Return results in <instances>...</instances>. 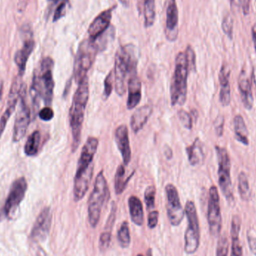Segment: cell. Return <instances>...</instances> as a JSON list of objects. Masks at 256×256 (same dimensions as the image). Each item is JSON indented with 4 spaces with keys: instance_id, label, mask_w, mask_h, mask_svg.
<instances>
[{
    "instance_id": "obj_1",
    "label": "cell",
    "mask_w": 256,
    "mask_h": 256,
    "mask_svg": "<svg viewBox=\"0 0 256 256\" xmlns=\"http://www.w3.org/2000/svg\"><path fill=\"white\" fill-rule=\"evenodd\" d=\"M98 144L99 141L96 137L90 136L81 150L74 182V200L76 202L85 197L90 188L94 173L93 160Z\"/></svg>"
},
{
    "instance_id": "obj_2",
    "label": "cell",
    "mask_w": 256,
    "mask_h": 256,
    "mask_svg": "<svg viewBox=\"0 0 256 256\" xmlns=\"http://www.w3.org/2000/svg\"><path fill=\"white\" fill-rule=\"evenodd\" d=\"M90 98V84L88 76L82 80L76 88L69 111V122L72 134V152L79 148L85 118L86 109Z\"/></svg>"
},
{
    "instance_id": "obj_3",
    "label": "cell",
    "mask_w": 256,
    "mask_h": 256,
    "mask_svg": "<svg viewBox=\"0 0 256 256\" xmlns=\"http://www.w3.org/2000/svg\"><path fill=\"white\" fill-rule=\"evenodd\" d=\"M137 64L138 54L135 46L127 44L118 48L115 56L114 76L116 92L120 97L126 94L128 76L137 72Z\"/></svg>"
},
{
    "instance_id": "obj_4",
    "label": "cell",
    "mask_w": 256,
    "mask_h": 256,
    "mask_svg": "<svg viewBox=\"0 0 256 256\" xmlns=\"http://www.w3.org/2000/svg\"><path fill=\"white\" fill-rule=\"evenodd\" d=\"M189 73L185 52H180L176 58L174 74L170 86L172 106L184 104L188 96V78Z\"/></svg>"
},
{
    "instance_id": "obj_5",
    "label": "cell",
    "mask_w": 256,
    "mask_h": 256,
    "mask_svg": "<svg viewBox=\"0 0 256 256\" xmlns=\"http://www.w3.org/2000/svg\"><path fill=\"white\" fill-rule=\"evenodd\" d=\"M109 196L108 180L102 170L96 176L94 188L88 201V222L93 228H96L99 224L102 209Z\"/></svg>"
},
{
    "instance_id": "obj_6",
    "label": "cell",
    "mask_w": 256,
    "mask_h": 256,
    "mask_svg": "<svg viewBox=\"0 0 256 256\" xmlns=\"http://www.w3.org/2000/svg\"><path fill=\"white\" fill-rule=\"evenodd\" d=\"M97 44L90 38L81 42L75 56L74 66V78L76 84L88 76V72L92 67L98 52Z\"/></svg>"
},
{
    "instance_id": "obj_7",
    "label": "cell",
    "mask_w": 256,
    "mask_h": 256,
    "mask_svg": "<svg viewBox=\"0 0 256 256\" xmlns=\"http://www.w3.org/2000/svg\"><path fill=\"white\" fill-rule=\"evenodd\" d=\"M188 227L184 234V251L188 255L196 252L200 244V228L198 214L194 202L188 201L185 206Z\"/></svg>"
},
{
    "instance_id": "obj_8",
    "label": "cell",
    "mask_w": 256,
    "mask_h": 256,
    "mask_svg": "<svg viewBox=\"0 0 256 256\" xmlns=\"http://www.w3.org/2000/svg\"><path fill=\"white\" fill-rule=\"evenodd\" d=\"M218 160V183L226 200L234 202V194L231 178V160L228 150L225 148L216 146Z\"/></svg>"
},
{
    "instance_id": "obj_9",
    "label": "cell",
    "mask_w": 256,
    "mask_h": 256,
    "mask_svg": "<svg viewBox=\"0 0 256 256\" xmlns=\"http://www.w3.org/2000/svg\"><path fill=\"white\" fill-rule=\"evenodd\" d=\"M54 62L50 57H46L42 60L40 68L38 73L40 80V90H42V98L43 99L46 106L52 104L54 98V84L52 69Z\"/></svg>"
},
{
    "instance_id": "obj_10",
    "label": "cell",
    "mask_w": 256,
    "mask_h": 256,
    "mask_svg": "<svg viewBox=\"0 0 256 256\" xmlns=\"http://www.w3.org/2000/svg\"><path fill=\"white\" fill-rule=\"evenodd\" d=\"M165 192L168 221L172 226H178L182 224L185 215L184 209L180 203L178 191L172 184H168L166 186Z\"/></svg>"
},
{
    "instance_id": "obj_11",
    "label": "cell",
    "mask_w": 256,
    "mask_h": 256,
    "mask_svg": "<svg viewBox=\"0 0 256 256\" xmlns=\"http://www.w3.org/2000/svg\"><path fill=\"white\" fill-rule=\"evenodd\" d=\"M208 222L210 234L214 237L220 236L222 230V214H221L219 192L218 188L215 186H212L209 190Z\"/></svg>"
},
{
    "instance_id": "obj_12",
    "label": "cell",
    "mask_w": 256,
    "mask_h": 256,
    "mask_svg": "<svg viewBox=\"0 0 256 256\" xmlns=\"http://www.w3.org/2000/svg\"><path fill=\"white\" fill-rule=\"evenodd\" d=\"M30 109L27 104L26 86H24L19 98V106L15 118L13 130V141L18 142L20 141L28 129L30 124Z\"/></svg>"
},
{
    "instance_id": "obj_13",
    "label": "cell",
    "mask_w": 256,
    "mask_h": 256,
    "mask_svg": "<svg viewBox=\"0 0 256 256\" xmlns=\"http://www.w3.org/2000/svg\"><path fill=\"white\" fill-rule=\"evenodd\" d=\"M27 188L28 184L24 177L19 178L13 182L3 207L4 216L10 218L13 216L25 197Z\"/></svg>"
},
{
    "instance_id": "obj_14",
    "label": "cell",
    "mask_w": 256,
    "mask_h": 256,
    "mask_svg": "<svg viewBox=\"0 0 256 256\" xmlns=\"http://www.w3.org/2000/svg\"><path fill=\"white\" fill-rule=\"evenodd\" d=\"M52 224V214L50 208L46 207L39 214L34 226L32 230V240L34 242H40L48 237Z\"/></svg>"
},
{
    "instance_id": "obj_15",
    "label": "cell",
    "mask_w": 256,
    "mask_h": 256,
    "mask_svg": "<svg viewBox=\"0 0 256 256\" xmlns=\"http://www.w3.org/2000/svg\"><path fill=\"white\" fill-rule=\"evenodd\" d=\"M166 20L165 34L168 42H173L178 34V9L176 0H166Z\"/></svg>"
},
{
    "instance_id": "obj_16",
    "label": "cell",
    "mask_w": 256,
    "mask_h": 256,
    "mask_svg": "<svg viewBox=\"0 0 256 256\" xmlns=\"http://www.w3.org/2000/svg\"><path fill=\"white\" fill-rule=\"evenodd\" d=\"M114 8V7L104 10L102 13L99 14L90 24L88 30V37H90L88 38L90 40H96L110 28Z\"/></svg>"
},
{
    "instance_id": "obj_17",
    "label": "cell",
    "mask_w": 256,
    "mask_h": 256,
    "mask_svg": "<svg viewBox=\"0 0 256 256\" xmlns=\"http://www.w3.org/2000/svg\"><path fill=\"white\" fill-rule=\"evenodd\" d=\"M115 140L117 147L122 156L123 164L127 166L130 162L132 153H131L128 129L126 124H121L116 128L115 131Z\"/></svg>"
},
{
    "instance_id": "obj_18",
    "label": "cell",
    "mask_w": 256,
    "mask_h": 256,
    "mask_svg": "<svg viewBox=\"0 0 256 256\" xmlns=\"http://www.w3.org/2000/svg\"><path fill=\"white\" fill-rule=\"evenodd\" d=\"M238 88L244 106L248 110H250L254 104L252 90V76H249L244 69L242 70L239 76Z\"/></svg>"
},
{
    "instance_id": "obj_19",
    "label": "cell",
    "mask_w": 256,
    "mask_h": 256,
    "mask_svg": "<svg viewBox=\"0 0 256 256\" xmlns=\"http://www.w3.org/2000/svg\"><path fill=\"white\" fill-rule=\"evenodd\" d=\"M128 97L127 108L130 110L136 108L142 98V84L137 72H132L128 76Z\"/></svg>"
},
{
    "instance_id": "obj_20",
    "label": "cell",
    "mask_w": 256,
    "mask_h": 256,
    "mask_svg": "<svg viewBox=\"0 0 256 256\" xmlns=\"http://www.w3.org/2000/svg\"><path fill=\"white\" fill-rule=\"evenodd\" d=\"M230 74L231 69L226 62H224L220 70L219 80L220 84V102L224 106L231 103V87H230Z\"/></svg>"
},
{
    "instance_id": "obj_21",
    "label": "cell",
    "mask_w": 256,
    "mask_h": 256,
    "mask_svg": "<svg viewBox=\"0 0 256 256\" xmlns=\"http://www.w3.org/2000/svg\"><path fill=\"white\" fill-rule=\"evenodd\" d=\"M34 40L32 38H28L24 42L22 48L16 51L14 55V62L18 68V75L24 76L28 57L32 52L34 48Z\"/></svg>"
},
{
    "instance_id": "obj_22",
    "label": "cell",
    "mask_w": 256,
    "mask_h": 256,
    "mask_svg": "<svg viewBox=\"0 0 256 256\" xmlns=\"http://www.w3.org/2000/svg\"><path fill=\"white\" fill-rule=\"evenodd\" d=\"M153 112L152 108L149 105L140 106L132 114L130 118V128L132 132L138 134L148 121Z\"/></svg>"
},
{
    "instance_id": "obj_23",
    "label": "cell",
    "mask_w": 256,
    "mask_h": 256,
    "mask_svg": "<svg viewBox=\"0 0 256 256\" xmlns=\"http://www.w3.org/2000/svg\"><path fill=\"white\" fill-rule=\"evenodd\" d=\"M128 207L132 222L137 226H142L144 224V208L141 200L136 196H131L128 200Z\"/></svg>"
},
{
    "instance_id": "obj_24",
    "label": "cell",
    "mask_w": 256,
    "mask_h": 256,
    "mask_svg": "<svg viewBox=\"0 0 256 256\" xmlns=\"http://www.w3.org/2000/svg\"><path fill=\"white\" fill-rule=\"evenodd\" d=\"M240 218L238 216H234L232 220L231 236L232 242V254L231 256H243V250L240 242Z\"/></svg>"
},
{
    "instance_id": "obj_25",
    "label": "cell",
    "mask_w": 256,
    "mask_h": 256,
    "mask_svg": "<svg viewBox=\"0 0 256 256\" xmlns=\"http://www.w3.org/2000/svg\"><path fill=\"white\" fill-rule=\"evenodd\" d=\"M188 160L191 166H197L204 159V147L200 138H196L191 146L186 148Z\"/></svg>"
},
{
    "instance_id": "obj_26",
    "label": "cell",
    "mask_w": 256,
    "mask_h": 256,
    "mask_svg": "<svg viewBox=\"0 0 256 256\" xmlns=\"http://www.w3.org/2000/svg\"><path fill=\"white\" fill-rule=\"evenodd\" d=\"M233 123H234V135H236V140L244 146H248L250 144L249 138H248L249 132L243 116L240 115L236 116L233 120Z\"/></svg>"
},
{
    "instance_id": "obj_27",
    "label": "cell",
    "mask_w": 256,
    "mask_h": 256,
    "mask_svg": "<svg viewBox=\"0 0 256 256\" xmlns=\"http://www.w3.org/2000/svg\"><path fill=\"white\" fill-rule=\"evenodd\" d=\"M132 176H130L129 178L126 177V166L124 164L118 166L116 172L115 182H114V188H115V192L116 195H121L124 192L128 182Z\"/></svg>"
},
{
    "instance_id": "obj_28",
    "label": "cell",
    "mask_w": 256,
    "mask_h": 256,
    "mask_svg": "<svg viewBox=\"0 0 256 256\" xmlns=\"http://www.w3.org/2000/svg\"><path fill=\"white\" fill-rule=\"evenodd\" d=\"M30 92L33 108H34V112H36L38 108L40 99L42 98V90H40V80H39L38 70H36L33 75L32 82L31 87H30Z\"/></svg>"
},
{
    "instance_id": "obj_29",
    "label": "cell",
    "mask_w": 256,
    "mask_h": 256,
    "mask_svg": "<svg viewBox=\"0 0 256 256\" xmlns=\"http://www.w3.org/2000/svg\"><path fill=\"white\" fill-rule=\"evenodd\" d=\"M40 143V134L38 130L34 131L28 137L24 147V152L28 156H34L37 154Z\"/></svg>"
},
{
    "instance_id": "obj_30",
    "label": "cell",
    "mask_w": 256,
    "mask_h": 256,
    "mask_svg": "<svg viewBox=\"0 0 256 256\" xmlns=\"http://www.w3.org/2000/svg\"><path fill=\"white\" fill-rule=\"evenodd\" d=\"M49 1V12L54 9L52 21L56 22L66 14L69 0H48Z\"/></svg>"
},
{
    "instance_id": "obj_31",
    "label": "cell",
    "mask_w": 256,
    "mask_h": 256,
    "mask_svg": "<svg viewBox=\"0 0 256 256\" xmlns=\"http://www.w3.org/2000/svg\"><path fill=\"white\" fill-rule=\"evenodd\" d=\"M144 26H152L156 16L155 0H144Z\"/></svg>"
},
{
    "instance_id": "obj_32",
    "label": "cell",
    "mask_w": 256,
    "mask_h": 256,
    "mask_svg": "<svg viewBox=\"0 0 256 256\" xmlns=\"http://www.w3.org/2000/svg\"><path fill=\"white\" fill-rule=\"evenodd\" d=\"M238 191L243 201L249 202L251 198V190L246 173L242 172L238 176Z\"/></svg>"
},
{
    "instance_id": "obj_33",
    "label": "cell",
    "mask_w": 256,
    "mask_h": 256,
    "mask_svg": "<svg viewBox=\"0 0 256 256\" xmlns=\"http://www.w3.org/2000/svg\"><path fill=\"white\" fill-rule=\"evenodd\" d=\"M18 102V100H14V99L8 98L7 108H6V111H4V114H2L1 118H0V138H1L2 136L4 128L7 126L9 118H10V116L12 115L15 108H16Z\"/></svg>"
},
{
    "instance_id": "obj_34",
    "label": "cell",
    "mask_w": 256,
    "mask_h": 256,
    "mask_svg": "<svg viewBox=\"0 0 256 256\" xmlns=\"http://www.w3.org/2000/svg\"><path fill=\"white\" fill-rule=\"evenodd\" d=\"M117 238H118V243L121 248H124V249L129 248L131 242V237L129 224L127 221H124L122 224L120 230H118Z\"/></svg>"
},
{
    "instance_id": "obj_35",
    "label": "cell",
    "mask_w": 256,
    "mask_h": 256,
    "mask_svg": "<svg viewBox=\"0 0 256 256\" xmlns=\"http://www.w3.org/2000/svg\"><path fill=\"white\" fill-rule=\"evenodd\" d=\"M155 196H156V188L154 186H148L144 191V200L146 208L150 212L155 208Z\"/></svg>"
},
{
    "instance_id": "obj_36",
    "label": "cell",
    "mask_w": 256,
    "mask_h": 256,
    "mask_svg": "<svg viewBox=\"0 0 256 256\" xmlns=\"http://www.w3.org/2000/svg\"><path fill=\"white\" fill-rule=\"evenodd\" d=\"M234 20L231 15H226L222 20V28L226 36H228L230 40L233 38V26H234Z\"/></svg>"
},
{
    "instance_id": "obj_37",
    "label": "cell",
    "mask_w": 256,
    "mask_h": 256,
    "mask_svg": "<svg viewBox=\"0 0 256 256\" xmlns=\"http://www.w3.org/2000/svg\"><path fill=\"white\" fill-rule=\"evenodd\" d=\"M114 70H111L104 80V88L103 98L108 100L112 94L114 88Z\"/></svg>"
},
{
    "instance_id": "obj_38",
    "label": "cell",
    "mask_w": 256,
    "mask_h": 256,
    "mask_svg": "<svg viewBox=\"0 0 256 256\" xmlns=\"http://www.w3.org/2000/svg\"><path fill=\"white\" fill-rule=\"evenodd\" d=\"M184 52L185 54H186V60H188L189 72H195L196 70V60L195 51L194 50L192 46L189 45L185 50Z\"/></svg>"
},
{
    "instance_id": "obj_39",
    "label": "cell",
    "mask_w": 256,
    "mask_h": 256,
    "mask_svg": "<svg viewBox=\"0 0 256 256\" xmlns=\"http://www.w3.org/2000/svg\"><path fill=\"white\" fill-rule=\"evenodd\" d=\"M228 242L225 236H221L216 246V256H228Z\"/></svg>"
},
{
    "instance_id": "obj_40",
    "label": "cell",
    "mask_w": 256,
    "mask_h": 256,
    "mask_svg": "<svg viewBox=\"0 0 256 256\" xmlns=\"http://www.w3.org/2000/svg\"><path fill=\"white\" fill-rule=\"evenodd\" d=\"M178 116L179 120H180V122H182V126H183L184 127L188 130L192 129V116H191L186 111L184 110H180L178 112Z\"/></svg>"
},
{
    "instance_id": "obj_41",
    "label": "cell",
    "mask_w": 256,
    "mask_h": 256,
    "mask_svg": "<svg viewBox=\"0 0 256 256\" xmlns=\"http://www.w3.org/2000/svg\"><path fill=\"white\" fill-rule=\"evenodd\" d=\"M39 117L44 122H50L54 118V112L50 106H45L38 112Z\"/></svg>"
},
{
    "instance_id": "obj_42",
    "label": "cell",
    "mask_w": 256,
    "mask_h": 256,
    "mask_svg": "<svg viewBox=\"0 0 256 256\" xmlns=\"http://www.w3.org/2000/svg\"><path fill=\"white\" fill-rule=\"evenodd\" d=\"M159 219V212L158 210H152L148 216V227L150 230L156 228Z\"/></svg>"
},
{
    "instance_id": "obj_43",
    "label": "cell",
    "mask_w": 256,
    "mask_h": 256,
    "mask_svg": "<svg viewBox=\"0 0 256 256\" xmlns=\"http://www.w3.org/2000/svg\"><path fill=\"white\" fill-rule=\"evenodd\" d=\"M215 131L218 136H222L224 134V117H218L215 121Z\"/></svg>"
},
{
    "instance_id": "obj_44",
    "label": "cell",
    "mask_w": 256,
    "mask_h": 256,
    "mask_svg": "<svg viewBox=\"0 0 256 256\" xmlns=\"http://www.w3.org/2000/svg\"><path fill=\"white\" fill-rule=\"evenodd\" d=\"M248 240L251 252L254 256H256V238L249 233L248 234Z\"/></svg>"
},
{
    "instance_id": "obj_45",
    "label": "cell",
    "mask_w": 256,
    "mask_h": 256,
    "mask_svg": "<svg viewBox=\"0 0 256 256\" xmlns=\"http://www.w3.org/2000/svg\"><path fill=\"white\" fill-rule=\"evenodd\" d=\"M251 0H242V7L244 16H248L250 10Z\"/></svg>"
},
{
    "instance_id": "obj_46",
    "label": "cell",
    "mask_w": 256,
    "mask_h": 256,
    "mask_svg": "<svg viewBox=\"0 0 256 256\" xmlns=\"http://www.w3.org/2000/svg\"><path fill=\"white\" fill-rule=\"evenodd\" d=\"M164 154H165L166 158L167 159L170 160L172 158V150L170 146H166L165 149H164Z\"/></svg>"
},
{
    "instance_id": "obj_47",
    "label": "cell",
    "mask_w": 256,
    "mask_h": 256,
    "mask_svg": "<svg viewBox=\"0 0 256 256\" xmlns=\"http://www.w3.org/2000/svg\"><path fill=\"white\" fill-rule=\"evenodd\" d=\"M252 40H254V46L256 51V22L252 26Z\"/></svg>"
},
{
    "instance_id": "obj_48",
    "label": "cell",
    "mask_w": 256,
    "mask_h": 256,
    "mask_svg": "<svg viewBox=\"0 0 256 256\" xmlns=\"http://www.w3.org/2000/svg\"><path fill=\"white\" fill-rule=\"evenodd\" d=\"M2 92H3V81L0 80V100H2Z\"/></svg>"
},
{
    "instance_id": "obj_49",
    "label": "cell",
    "mask_w": 256,
    "mask_h": 256,
    "mask_svg": "<svg viewBox=\"0 0 256 256\" xmlns=\"http://www.w3.org/2000/svg\"><path fill=\"white\" fill-rule=\"evenodd\" d=\"M118 1H120L123 6H126V7L129 6L130 0H118Z\"/></svg>"
},
{
    "instance_id": "obj_50",
    "label": "cell",
    "mask_w": 256,
    "mask_h": 256,
    "mask_svg": "<svg viewBox=\"0 0 256 256\" xmlns=\"http://www.w3.org/2000/svg\"><path fill=\"white\" fill-rule=\"evenodd\" d=\"M252 78H254V82L256 86V67L254 68V70H252Z\"/></svg>"
},
{
    "instance_id": "obj_51",
    "label": "cell",
    "mask_w": 256,
    "mask_h": 256,
    "mask_svg": "<svg viewBox=\"0 0 256 256\" xmlns=\"http://www.w3.org/2000/svg\"><path fill=\"white\" fill-rule=\"evenodd\" d=\"M238 0H230V3H231L232 7H234L236 3L238 2Z\"/></svg>"
},
{
    "instance_id": "obj_52",
    "label": "cell",
    "mask_w": 256,
    "mask_h": 256,
    "mask_svg": "<svg viewBox=\"0 0 256 256\" xmlns=\"http://www.w3.org/2000/svg\"><path fill=\"white\" fill-rule=\"evenodd\" d=\"M137 256H144L142 255V254H138V255H137Z\"/></svg>"
},
{
    "instance_id": "obj_53",
    "label": "cell",
    "mask_w": 256,
    "mask_h": 256,
    "mask_svg": "<svg viewBox=\"0 0 256 256\" xmlns=\"http://www.w3.org/2000/svg\"></svg>"
}]
</instances>
